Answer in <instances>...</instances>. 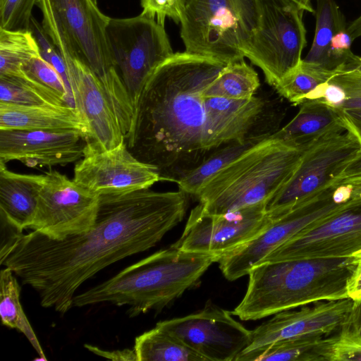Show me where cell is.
Wrapping results in <instances>:
<instances>
[{"label":"cell","mask_w":361,"mask_h":361,"mask_svg":"<svg viewBox=\"0 0 361 361\" xmlns=\"http://www.w3.org/2000/svg\"><path fill=\"white\" fill-rule=\"evenodd\" d=\"M361 252V197L310 224L262 262L352 257ZM259 262V263H260Z\"/></svg>","instance_id":"14"},{"label":"cell","mask_w":361,"mask_h":361,"mask_svg":"<svg viewBox=\"0 0 361 361\" xmlns=\"http://www.w3.org/2000/svg\"><path fill=\"white\" fill-rule=\"evenodd\" d=\"M63 60L74 107L87 128V145L97 150L114 148L126 139L100 80L80 59Z\"/></svg>","instance_id":"18"},{"label":"cell","mask_w":361,"mask_h":361,"mask_svg":"<svg viewBox=\"0 0 361 361\" xmlns=\"http://www.w3.org/2000/svg\"><path fill=\"white\" fill-rule=\"evenodd\" d=\"M44 176L29 228L53 240L89 231L97 219L99 196L56 170Z\"/></svg>","instance_id":"12"},{"label":"cell","mask_w":361,"mask_h":361,"mask_svg":"<svg viewBox=\"0 0 361 361\" xmlns=\"http://www.w3.org/2000/svg\"><path fill=\"white\" fill-rule=\"evenodd\" d=\"M309 1H311V0H309Z\"/></svg>","instance_id":"48"},{"label":"cell","mask_w":361,"mask_h":361,"mask_svg":"<svg viewBox=\"0 0 361 361\" xmlns=\"http://www.w3.org/2000/svg\"><path fill=\"white\" fill-rule=\"evenodd\" d=\"M355 256V267L348 279L347 292L348 298L354 301H361V252Z\"/></svg>","instance_id":"39"},{"label":"cell","mask_w":361,"mask_h":361,"mask_svg":"<svg viewBox=\"0 0 361 361\" xmlns=\"http://www.w3.org/2000/svg\"><path fill=\"white\" fill-rule=\"evenodd\" d=\"M220 258L171 245L125 268L116 275L73 298V307L109 302L128 306L130 317L161 310L195 287Z\"/></svg>","instance_id":"4"},{"label":"cell","mask_w":361,"mask_h":361,"mask_svg":"<svg viewBox=\"0 0 361 361\" xmlns=\"http://www.w3.org/2000/svg\"><path fill=\"white\" fill-rule=\"evenodd\" d=\"M30 30H31L36 38L42 57L56 70L63 79L70 99L74 106V99L70 83L68 69L59 51L46 33L42 25L33 17L31 20Z\"/></svg>","instance_id":"35"},{"label":"cell","mask_w":361,"mask_h":361,"mask_svg":"<svg viewBox=\"0 0 361 361\" xmlns=\"http://www.w3.org/2000/svg\"><path fill=\"white\" fill-rule=\"evenodd\" d=\"M133 349L137 361H207L178 338L157 324L135 338Z\"/></svg>","instance_id":"24"},{"label":"cell","mask_w":361,"mask_h":361,"mask_svg":"<svg viewBox=\"0 0 361 361\" xmlns=\"http://www.w3.org/2000/svg\"><path fill=\"white\" fill-rule=\"evenodd\" d=\"M260 86L257 73L244 60L230 63L209 85L206 94L228 99H247Z\"/></svg>","instance_id":"27"},{"label":"cell","mask_w":361,"mask_h":361,"mask_svg":"<svg viewBox=\"0 0 361 361\" xmlns=\"http://www.w3.org/2000/svg\"><path fill=\"white\" fill-rule=\"evenodd\" d=\"M328 82L339 86L345 93L340 110L361 109V56L355 54L334 72Z\"/></svg>","instance_id":"33"},{"label":"cell","mask_w":361,"mask_h":361,"mask_svg":"<svg viewBox=\"0 0 361 361\" xmlns=\"http://www.w3.org/2000/svg\"><path fill=\"white\" fill-rule=\"evenodd\" d=\"M49 129H76L87 140V126L73 106H25L0 102V130Z\"/></svg>","instance_id":"22"},{"label":"cell","mask_w":361,"mask_h":361,"mask_svg":"<svg viewBox=\"0 0 361 361\" xmlns=\"http://www.w3.org/2000/svg\"><path fill=\"white\" fill-rule=\"evenodd\" d=\"M39 47L31 30L0 28V75L22 77V68L39 56Z\"/></svg>","instance_id":"28"},{"label":"cell","mask_w":361,"mask_h":361,"mask_svg":"<svg viewBox=\"0 0 361 361\" xmlns=\"http://www.w3.org/2000/svg\"><path fill=\"white\" fill-rule=\"evenodd\" d=\"M334 72L302 59L274 87L281 97L294 105H300L311 91L318 85L328 82Z\"/></svg>","instance_id":"30"},{"label":"cell","mask_w":361,"mask_h":361,"mask_svg":"<svg viewBox=\"0 0 361 361\" xmlns=\"http://www.w3.org/2000/svg\"><path fill=\"white\" fill-rule=\"evenodd\" d=\"M189 196L149 188L99 196L87 232L63 240L12 227L1 235L0 263L31 286L40 304L61 314L73 307L78 288L106 267L155 246L183 219Z\"/></svg>","instance_id":"2"},{"label":"cell","mask_w":361,"mask_h":361,"mask_svg":"<svg viewBox=\"0 0 361 361\" xmlns=\"http://www.w3.org/2000/svg\"><path fill=\"white\" fill-rule=\"evenodd\" d=\"M343 183H348L352 186L353 191L351 197H361V178L348 180L341 184Z\"/></svg>","instance_id":"46"},{"label":"cell","mask_w":361,"mask_h":361,"mask_svg":"<svg viewBox=\"0 0 361 361\" xmlns=\"http://www.w3.org/2000/svg\"><path fill=\"white\" fill-rule=\"evenodd\" d=\"M16 274L9 267L0 272V316L3 325L23 334L35 351L47 360L37 337L20 301V288Z\"/></svg>","instance_id":"26"},{"label":"cell","mask_w":361,"mask_h":361,"mask_svg":"<svg viewBox=\"0 0 361 361\" xmlns=\"http://www.w3.org/2000/svg\"><path fill=\"white\" fill-rule=\"evenodd\" d=\"M342 111L348 127L357 135L361 144V109H348Z\"/></svg>","instance_id":"43"},{"label":"cell","mask_w":361,"mask_h":361,"mask_svg":"<svg viewBox=\"0 0 361 361\" xmlns=\"http://www.w3.org/2000/svg\"><path fill=\"white\" fill-rule=\"evenodd\" d=\"M355 256L262 262L247 274L246 293L231 311L257 320L320 301L348 298Z\"/></svg>","instance_id":"3"},{"label":"cell","mask_w":361,"mask_h":361,"mask_svg":"<svg viewBox=\"0 0 361 361\" xmlns=\"http://www.w3.org/2000/svg\"><path fill=\"white\" fill-rule=\"evenodd\" d=\"M315 17L313 42L303 60L332 71L330 68L331 44L335 35L347 27L345 18L335 0H317Z\"/></svg>","instance_id":"25"},{"label":"cell","mask_w":361,"mask_h":361,"mask_svg":"<svg viewBox=\"0 0 361 361\" xmlns=\"http://www.w3.org/2000/svg\"><path fill=\"white\" fill-rule=\"evenodd\" d=\"M263 140L264 139H255L245 142L233 143L217 149L177 181L179 190L194 198L208 179L250 147Z\"/></svg>","instance_id":"29"},{"label":"cell","mask_w":361,"mask_h":361,"mask_svg":"<svg viewBox=\"0 0 361 361\" xmlns=\"http://www.w3.org/2000/svg\"><path fill=\"white\" fill-rule=\"evenodd\" d=\"M257 20L256 0H186L180 37L185 51L240 61Z\"/></svg>","instance_id":"7"},{"label":"cell","mask_w":361,"mask_h":361,"mask_svg":"<svg viewBox=\"0 0 361 361\" xmlns=\"http://www.w3.org/2000/svg\"><path fill=\"white\" fill-rule=\"evenodd\" d=\"M340 329L361 336V301H354L350 314Z\"/></svg>","instance_id":"41"},{"label":"cell","mask_w":361,"mask_h":361,"mask_svg":"<svg viewBox=\"0 0 361 361\" xmlns=\"http://www.w3.org/2000/svg\"><path fill=\"white\" fill-rule=\"evenodd\" d=\"M271 220L267 204L224 214H211L198 203L191 210L180 238L171 246L221 259L255 238Z\"/></svg>","instance_id":"11"},{"label":"cell","mask_w":361,"mask_h":361,"mask_svg":"<svg viewBox=\"0 0 361 361\" xmlns=\"http://www.w3.org/2000/svg\"><path fill=\"white\" fill-rule=\"evenodd\" d=\"M332 337L305 336L242 352L235 361H329Z\"/></svg>","instance_id":"23"},{"label":"cell","mask_w":361,"mask_h":361,"mask_svg":"<svg viewBox=\"0 0 361 361\" xmlns=\"http://www.w3.org/2000/svg\"><path fill=\"white\" fill-rule=\"evenodd\" d=\"M348 128L341 110L322 99L307 100L295 116L271 137L297 147H307L317 139Z\"/></svg>","instance_id":"21"},{"label":"cell","mask_w":361,"mask_h":361,"mask_svg":"<svg viewBox=\"0 0 361 361\" xmlns=\"http://www.w3.org/2000/svg\"><path fill=\"white\" fill-rule=\"evenodd\" d=\"M21 78L74 107L63 79L41 55L32 58L23 66Z\"/></svg>","instance_id":"32"},{"label":"cell","mask_w":361,"mask_h":361,"mask_svg":"<svg viewBox=\"0 0 361 361\" xmlns=\"http://www.w3.org/2000/svg\"><path fill=\"white\" fill-rule=\"evenodd\" d=\"M352 191L353 188L348 183L338 185L333 192V198L337 203L346 202L351 198Z\"/></svg>","instance_id":"44"},{"label":"cell","mask_w":361,"mask_h":361,"mask_svg":"<svg viewBox=\"0 0 361 361\" xmlns=\"http://www.w3.org/2000/svg\"><path fill=\"white\" fill-rule=\"evenodd\" d=\"M360 150V142L349 127L311 143L290 178L268 203L269 215L274 218L283 214L337 183Z\"/></svg>","instance_id":"10"},{"label":"cell","mask_w":361,"mask_h":361,"mask_svg":"<svg viewBox=\"0 0 361 361\" xmlns=\"http://www.w3.org/2000/svg\"><path fill=\"white\" fill-rule=\"evenodd\" d=\"M38 0H0V28L30 30L32 11Z\"/></svg>","instance_id":"34"},{"label":"cell","mask_w":361,"mask_h":361,"mask_svg":"<svg viewBox=\"0 0 361 361\" xmlns=\"http://www.w3.org/2000/svg\"><path fill=\"white\" fill-rule=\"evenodd\" d=\"M85 136L76 129L0 130V161L35 168L67 164L84 155Z\"/></svg>","instance_id":"17"},{"label":"cell","mask_w":361,"mask_h":361,"mask_svg":"<svg viewBox=\"0 0 361 361\" xmlns=\"http://www.w3.org/2000/svg\"><path fill=\"white\" fill-rule=\"evenodd\" d=\"M106 37L112 61L135 111L148 78L173 54L164 25L142 14L110 18Z\"/></svg>","instance_id":"9"},{"label":"cell","mask_w":361,"mask_h":361,"mask_svg":"<svg viewBox=\"0 0 361 361\" xmlns=\"http://www.w3.org/2000/svg\"><path fill=\"white\" fill-rule=\"evenodd\" d=\"M257 20L243 54L272 87L302 61L307 44L305 11L291 0H256Z\"/></svg>","instance_id":"8"},{"label":"cell","mask_w":361,"mask_h":361,"mask_svg":"<svg viewBox=\"0 0 361 361\" xmlns=\"http://www.w3.org/2000/svg\"><path fill=\"white\" fill-rule=\"evenodd\" d=\"M353 300L320 301L280 312L252 331V341L243 352L272 343L305 336H329L340 329L353 306Z\"/></svg>","instance_id":"19"},{"label":"cell","mask_w":361,"mask_h":361,"mask_svg":"<svg viewBox=\"0 0 361 361\" xmlns=\"http://www.w3.org/2000/svg\"><path fill=\"white\" fill-rule=\"evenodd\" d=\"M42 25L63 59L85 63L100 80L123 133L131 125L134 107L108 48L106 30L110 18L97 0H38Z\"/></svg>","instance_id":"5"},{"label":"cell","mask_w":361,"mask_h":361,"mask_svg":"<svg viewBox=\"0 0 361 361\" xmlns=\"http://www.w3.org/2000/svg\"><path fill=\"white\" fill-rule=\"evenodd\" d=\"M229 63L173 53L147 80L125 139L133 155L154 167L161 180L177 183L217 149L265 139L279 129L282 114L274 100L205 94Z\"/></svg>","instance_id":"1"},{"label":"cell","mask_w":361,"mask_h":361,"mask_svg":"<svg viewBox=\"0 0 361 361\" xmlns=\"http://www.w3.org/2000/svg\"><path fill=\"white\" fill-rule=\"evenodd\" d=\"M329 361H361V336L339 329L332 338Z\"/></svg>","instance_id":"37"},{"label":"cell","mask_w":361,"mask_h":361,"mask_svg":"<svg viewBox=\"0 0 361 361\" xmlns=\"http://www.w3.org/2000/svg\"><path fill=\"white\" fill-rule=\"evenodd\" d=\"M361 178V150L348 164L341 174L339 176L337 183L355 178Z\"/></svg>","instance_id":"42"},{"label":"cell","mask_w":361,"mask_h":361,"mask_svg":"<svg viewBox=\"0 0 361 361\" xmlns=\"http://www.w3.org/2000/svg\"><path fill=\"white\" fill-rule=\"evenodd\" d=\"M186 0H140L142 11L140 14L155 19L164 25L166 17L176 23L183 18Z\"/></svg>","instance_id":"36"},{"label":"cell","mask_w":361,"mask_h":361,"mask_svg":"<svg viewBox=\"0 0 361 361\" xmlns=\"http://www.w3.org/2000/svg\"><path fill=\"white\" fill-rule=\"evenodd\" d=\"M347 31L353 40L361 37V15L350 23Z\"/></svg>","instance_id":"45"},{"label":"cell","mask_w":361,"mask_h":361,"mask_svg":"<svg viewBox=\"0 0 361 361\" xmlns=\"http://www.w3.org/2000/svg\"><path fill=\"white\" fill-rule=\"evenodd\" d=\"M0 102L25 106H69L23 78L6 75H0Z\"/></svg>","instance_id":"31"},{"label":"cell","mask_w":361,"mask_h":361,"mask_svg":"<svg viewBox=\"0 0 361 361\" xmlns=\"http://www.w3.org/2000/svg\"><path fill=\"white\" fill-rule=\"evenodd\" d=\"M85 348L95 355L115 361H137L134 349L106 350L95 345L85 344Z\"/></svg>","instance_id":"38"},{"label":"cell","mask_w":361,"mask_h":361,"mask_svg":"<svg viewBox=\"0 0 361 361\" xmlns=\"http://www.w3.org/2000/svg\"><path fill=\"white\" fill-rule=\"evenodd\" d=\"M334 183L313 198L286 213L272 218L269 224L255 238L219 260V268L228 281L247 275L251 269L274 250L304 228L332 213L344 203H337Z\"/></svg>","instance_id":"13"},{"label":"cell","mask_w":361,"mask_h":361,"mask_svg":"<svg viewBox=\"0 0 361 361\" xmlns=\"http://www.w3.org/2000/svg\"><path fill=\"white\" fill-rule=\"evenodd\" d=\"M307 147L269 136L208 179L193 199L211 214L268 204L290 178Z\"/></svg>","instance_id":"6"},{"label":"cell","mask_w":361,"mask_h":361,"mask_svg":"<svg viewBox=\"0 0 361 361\" xmlns=\"http://www.w3.org/2000/svg\"><path fill=\"white\" fill-rule=\"evenodd\" d=\"M73 180L99 196L149 188L161 180L154 167L133 155L126 140L108 150L86 145L83 157L75 165Z\"/></svg>","instance_id":"16"},{"label":"cell","mask_w":361,"mask_h":361,"mask_svg":"<svg viewBox=\"0 0 361 361\" xmlns=\"http://www.w3.org/2000/svg\"><path fill=\"white\" fill-rule=\"evenodd\" d=\"M44 177L13 172L0 161L1 219L19 232L32 223Z\"/></svg>","instance_id":"20"},{"label":"cell","mask_w":361,"mask_h":361,"mask_svg":"<svg viewBox=\"0 0 361 361\" xmlns=\"http://www.w3.org/2000/svg\"><path fill=\"white\" fill-rule=\"evenodd\" d=\"M296 4H298L300 6H301L305 11H308L310 13H314V10L312 6L311 2L309 0H291Z\"/></svg>","instance_id":"47"},{"label":"cell","mask_w":361,"mask_h":361,"mask_svg":"<svg viewBox=\"0 0 361 361\" xmlns=\"http://www.w3.org/2000/svg\"><path fill=\"white\" fill-rule=\"evenodd\" d=\"M214 305L181 317L157 323L207 361H235L252 341V331Z\"/></svg>","instance_id":"15"},{"label":"cell","mask_w":361,"mask_h":361,"mask_svg":"<svg viewBox=\"0 0 361 361\" xmlns=\"http://www.w3.org/2000/svg\"><path fill=\"white\" fill-rule=\"evenodd\" d=\"M322 100L334 108L340 109L345 100V93L339 86L329 83H324Z\"/></svg>","instance_id":"40"}]
</instances>
